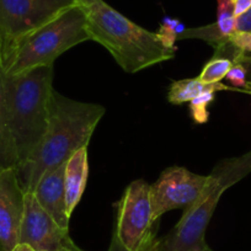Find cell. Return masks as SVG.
<instances>
[{
  "label": "cell",
  "mask_w": 251,
  "mask_h": 251,
  "mask_svg": "<svg viewBox=\"0 0 251 251\" xmlns=\"http://www.w3.org/2000/svg\"><path fill=\"white\" fill-rule=\"evenodd\" d=\"M105 113L102 105L73 100L53 90L47 131L32 155L16 168L24 191L33 192L43 174L66 164L76 151L88 147Z\"/></svg>",
  "instance_id": "6da1fadb"
},
{
  "label": "cell",
  "mask_w": 251,
  "mask_h": 251,
  "mask_svg": "<svg viewBox=\"0 0 251 251\" xmlns=\"http://www.w3.org/2000/svg\"><path fill=\"white\" fill-rule=\"evenodd\" d=\"M86 16L90 41L105 47L127 73H137L173 59L176 48H169L151 32L126 18L103 0H76Z\"/></svg>",
  "instance_id": "7a4b0ae2"
},
{
  "label": "cell",
  "mask_w": 251,
  "mask_h": 251,
  "mask_svg": "<svg viewBox=\"0 0 251 251\" xmlns=\"http://www.w3.org/2000/svg\"><path fill=\"white\" fill-rule=\"evenodd\" d=\"M53 66L40 67L14 76L4 75V99L9 131L18 166L23 165L42 141L50 112Z\"/></svg>",
  "instance_id": "3957f363"
},
{
  "label": "cell",
  "mask_w": 251,
  "mask_h": 251,
  "mask_svg": "<svg viewBox=\"0 0 251 251\" xmlns=\"http://www.w3.org/2000/svg\"><path fill=\"white\" fill-rule=\"evenodd\" d=\"M251 173V151L217 163L201 196L183 211L170 233L156 241L154 251H200L207 246L206 231L222 195Z\"/></svg>",
  "instance_id": "277c9868"
},
{
  "label": "cell",
  "mask_w": 251,
  "mask_h": 251,
  "mask_svg": "<svg viewBox=\"0 0 251 251\" xmlns=\"http://www.w3.org/2000/svg\"><path fill=\"white\" fill-rule=\"evenodd\" d=\"M85 41H90L86 16L76 3L26 37L1 63L4 75H19L40 67L53 66L63 53Z\"/></svg>",
  "instance_id": "5b68a950"
},
{
  "label": "cell",
  "mask_w": 251,
  "mask_h": 251,
  "mask_svg": "<svg viewBox=\"0 0 251 251\" xmlns=\"http://www.w3.org/2000/svg\"><path fill=\"white\" fill-rule=\"evenodd\" d=\"M76 4V0H0L1 63L26 37Z\"/></svg>",
  "instance_id": "8992f818"
},
{
  "label": "cell",
  "mask_w": 251,
  "mask_h": 251,
  "mask_svg": "<svg viewBox=\"0 0 251 251\" xmlns=\"http://www.w3.org/2000/svg\"><path fill=\"white\" fill-rule=\"evenodd\" d=\"M155 224L151 185L144 180L132 181L117 203L115 233L128 251H154Z\"/></svg>",
  "instance_id": "52a82bcc"
},
{
  "label": "cell",
  "mask_w": 251,
  "mask_h": 251,
  "mask_svg": "<svg viewBox=\"0 0 251 251\" xmlns=\"http://www.w3.org/2000/svg\"><path fill=\"white\" fill-rule=\"evenodd\" d=\"M208 175L191 173L182 166H170L151 185L153 216L156 222L173 209H187L201 196Z\"/></svg>",
  "instance_id": "ba28073f"
},
{
  "label": "cell",
  "mask_w": 251,
  "mask_h": 251,
  "mask_svg": "<svg viewBox=\"0 0 251 251\" xmlns=\"http://www.w3.org/2000/svg\"><path fill=\"white\" fill-rule=\"evenodd\" d=\"M19 244H27L35 251H63L79 248L69 235V229L62 228L40 206L32 192H25V211Z\"/></svg>",
  "instance_id": "9c48e42d"
},
{
  "label": "cell",
  "mask_w": 251,
  "mask_h": 251,
  "mask_svg": "<svg viewBox=\"0 0 251 251\" xmlns=\"http://www.w3.org/2000/svg\"><path fill=\"white\" fill-rule=\"evenodd\" d=\"M25 211V191L16 168L0 169V251H11L19 244Z\"/></svg>",
  "instance_id": "30bf717a"
},
{
  "label": "cell",
  "mask_w": 251,
  "mask_h": 251,
  "mask_svg": "<svg viewBox=\"0 0 251 251\" xmlns=\"http://www.w3.org/2000/svg\"><path fill=\"white\" fill-rule=\"evenodd\" d=\"M64 169H66V164L43 174L32 194L35 195L40 206L62 228L69 229L71 216L67 209Z\"/></svg>",
  "instance_id": "8fae6325"
},
{
  "label": "cell",
  "mask_w": 251,
  "mask_h": 251,
  "mask_svg": "<svg viewBox=\"0 0 251 251\" xmlns=\"http://www.w3.org/2000/svg\"><path fill=\"white\" fill-rule=\"evenodd\" d=\"M89 177V158L88 147H83L76 151L67 160L64 169V186H66L67 209L72 216L74 209L80 202L85 191Z\"/></svg>",
  "instance_id": "7c38bea8"
},
{
  "label": "cell",
  "mask_w": 251,
  "mask_h": 251,
  "mask_svg": "<svg viewBox=\"0 0 251 251\" xmlns=\"http://www.w3.org/2000/svg\"><path fill=\"white\" fill-rule=\"evenodd\" d=\"M229 89L230 86H226L222 83L206 84L200 80V78L182 79L171 84L168 93V100L174 105H182L185 102H190L204 93H217Z\"/></svg>",
  "instance_id": "4fadbf2b"
},
{
  "label": "cell",
  "mask_w": 251,
  "mask_h": 251,
  "mask_svg": "<svg viewBox=\"0 0 251 251\" xmlns=\"http://www.w3.org/2000/svg\"><path fill=\"white\" fill-rule=\"evenodd\" d=\"M3 79L4 73L3 67H1V59H0V169L18 166L15 147H14L13 139H11L8 118H6Z\"/></svg>",
  "instance_id": "5bb4252c"
},
{
  "label": "cell",
  "mask_w": 251,
  "mask_h": 251,
  "mask_svg": "<svg viewBox=\"0 0 251 251\" xmlns=\"http://www.w3.org/2000/svg\"><path fill=\"white\" fill-rule=\"evenodd\" d=\"M214 25L226 41L235 32L236 18L231 0H217V20Z\"/></svg>",
  "instance_id": "9a60e30c"
},
{
  "label": "cell",
  "mask_w": 251,
  "mask_h": 251,
  "mask_svg": "<svg viewBox=\"0 0 251 251\" xmlns=\"http://www.w3.org/2000/svg\"><path fill=\"white\" fill-rule=\"evenodd\" d=\"M233 66L234 63L228 58L213 57L204 64L199 78L206 84L221 83L222 79L226 78Z\"/></svg>",
  "instance_id": "2e32d148"
},
{
  "label": "cell",
  "mask_w": 251,
  "mask_h": 251,
  "mask_svg": "<svg viewBox=\"0 0 251 251\" xmlns=\"http://www.w3.org/2000/svg\"><path fill=\"white\" fill-rule=\"evenodd\" d=\"M185 25L181 24L177 19H173V18H166L163 19L161 21V25L159 31L156 32L158 35L159 40L169 48H176L175 47V42L177 41L178 35L181 32L185 31Z\"/></svg>",
  "instance_id": "e0dca14e"
},
{
  "label": "cell",
  "mask_w": 251,
  "mask_h": 251,
  "mask_svg": "<svg viewBox=\"0 0 251 251\" xmlns=\"http://www.w3.org/2000/svg\"><path fill=\"white\" fill-rule=\"evenodd\" d=\"M214 95H216V93H204L190 101V113H191V117L195 122L199 123V125H203L208 121V106L216 99Z\"/></svg>",
  "instance_id": "ac0fdd59"
},
{
  "label": "cell",
  "mask_w": 251,
  "mask_h": 251,
  "mask_svg": "<svg viewBox=\"0 0 251 251\" xmlns=\"http://www.w3.org/2000/svg\"><path fill=\"white\" fill-rule=\"evenodd\" d=\"M228 41L236 50H239V52L251 54V32H240V31H235V32L228 38Z\"/></svg>",
  "instance_id": "d6986e66"
},
{
  "label": "cell",
  "mask_w": 251,
  "mask_h": 251,
  "mask_svg": "<svg viewBox=\"0 0 251 251\" xmlns=\"http://www.w3.org/2000/svg\"><path fill=\"white\" fill-rule=\"evenodd\" d=\"M226 79L233 85V88H230L229 90H233V89H243L246 85V83H248L246 71L241 64H234L230 71H229V73L226 74Z\"/></svg>",
  "instance_id": "ffe728a7"
},
{
  "label": "cell",
  "mask_w": 251,
  "mask_h": 251,
  "mask_svg": "<svg viewBox=\"0 0 251 251\" xmlns=\"http://www.w3.org/2000/svg\"><path fill=\"white\" fill-rule=\"evenodd\" d=\"M235 31L240 32H251V8L243 15L236 18Z\"/></svg>",
  "instance_id": "44dd1931"
},
{
  "label": "cell",
  "mask_w": 251,
  "mask_h": 251,
  "mask_svg": "<svg viewBox=\"0 0 251 251\" xmlns=\"http://www.w3.org/2000/svg\"><path fill=\"white\" fill-rule=\"evenodd\" d=\"M234 64H241L246 71V78H248L249 83H251V54H246V53H239L236 55Z\"/></svg>",
  "instance_id": "7402d4cb"
},
{
  "label": "cell",
  "mask_w": 251,
  "mask_h": 251,
  "mask_svg": "<svg viewBox=\"0 0 251 251\" xmlns=\"http://www.w3.org/2000/svg\"><path fill=\"white\" fill-rule=\"evenodd\" d=\"M233 1V8H234V15L235 18L243 15L244 13L251 8V0H231Z\"/></svg>",
  "instance_id": "603a6c76"
},
{
  "label": "cell",
  "mask_w": 251,
  "mask_h": 251,
  "mask_svg": "<svg viewBox=\"0 0 251 251\" xmlns=\"http://www.w3.org/2000/svg\"><path fill=\"white\" fill-rule=\"evenodd\" d=\"M107 251H128L127 249L125 248V246L122 245V243L120 241V239H118L117 234L113 231L112 234V238H111V243H110V246H108V250Z\"/></svg>",
  "instance_id": "cb8c5ba5"
},
{
  "label": "cell",
  "mask_w": 251,
  "mask_h": 251,
  "mask_svg": "<svg viewBox=\"0 0 251 251\" xmlns=\"http://www.w3.org/2000/svg\"><path fill=\"white\" fill-rule=\"evenodd\" d=\"M11 251H35V250H33L31 246H28L27 244H18V245H16Z\"/></svg>",
  "instance_id": "d4e9b609"
},
{
  "label": "cell",
  "mask_w": 251,
  "mask_h": 251,
  "mask_svg": "<svg viewBox=\"0 0 251 251\" xmlns=\"http://www.w3.org/2000/svg\"><path fill=\"white\" fill-rule=\"evenodd\" d=\"M235 91H240V93H246V94H250L251 95V83H246V85L244 86L243 89H233Z\"/></svg>",
  "instance_id": "484cf974"
},
{
  "label": "cell",
  "mask_w": 251,
  "mask_h": 251,
  "mask_svg": "<svg viewBox=\"0 0 251 251\" xmlns=\"http://www.w3.org/2000/svg\"><path fill=\"white\" fill-rule=\"evenodd\" d=\"M200 251H214V250H212V249H211V248H209V246H208V245H207V246H206V248H204V249H202V250H200Z\"/></svg>",
  "instance_id": "4316f807"
},
{
  "label": "cell",
  "mask_w": 251,
  "mask_h": 251,
  "mask_svg": "<svg viewBox=\"0 0 251 251\" xmlns=\"http://www.w3.org/2000/svg\"><path fill=\"white\" fill-rule=\"evenodd\" d=\"M63 251H84V250H81L80 248H76V249H73V250H63Z\"/></svg>",
  "instance_id": "83f0119b"
}]
</instances>
